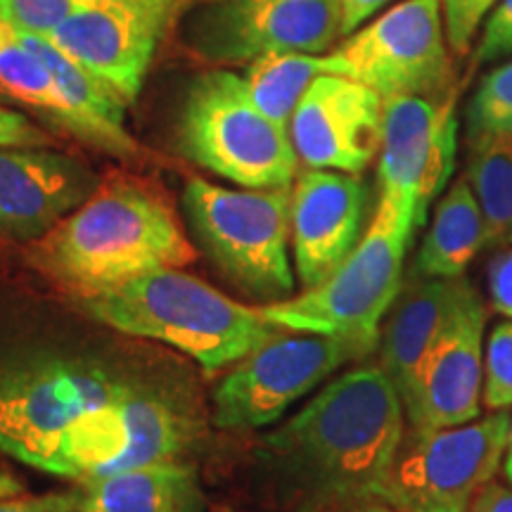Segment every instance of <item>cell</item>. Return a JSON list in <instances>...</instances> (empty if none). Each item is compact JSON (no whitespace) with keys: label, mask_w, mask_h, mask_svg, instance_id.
I'll list each match as a JSON object with an SVG mask.
<instances>
[{"label":"cell","mask_w":512,"mask_h":512,"mask_svg":"<svg viewBox=\"0 0 512 512\" xmlns=\"http://www.w3.org/2000/svg\"><path fill=\"white\" fill-rule=\"evenodd\" d=\"M178 152L240 188H287L297 176L290 128L256 107L245 76L230 69L197 74L176 117Z\"/></svg>","instance_id":"8992f818"},{"label":"cell","mask_w":512,"mask_h":512,"mask_svg":"<svg viewBox=\"0 0 512 512\" xmlns=\"http://www.w3.org/2000/svg\"><path fill=\"white\" fill-rule=\"evenodd\" d=\"M53 138L22 112L0 105V147H50Z\"/></svg>","instance_id":"4dcf8cb0"},{"label":"cell","mask_w":512,"mask_h":512,"mask_svg":"<svg viewBox=\"0 0 512 512\" xmlns=\"http://www.w3.org/2000/svg\"><path fill=\"white\" fill-rule=\"evenodd\" d=\"M88 0H0V19L17 34L50 38Z\"/></svg>","instance_id":"4316f807"},{"label":"cell","mask_w":512,"mask_h":512,"mask_svg":"<svg viewBox=\"0 0 512 512\" xmlns=\"http://www.w3.org/2000/svg\"><path fill=\"white\" fill-rule=\"evenodd\" d=\"M460 278H425L413 273L396 294L380 330L377 347H380V366L394 382L401 401L411 396L422 363L444 328L456 302Z\"/></svg>","instance_id":"ac0fdd59"},{"label":"cell","mask_w":512,"mask_h":512,"mask_svg":"<svg viewBox=\"0 0 512 512\" xmlns=\"http://www.w3.org/2000/svg\"><path fill=\"white\" fill-rule=\"evenodd\" d=\"M467 512H512V484L489 482L475 496Z\"/></svg>","instance_id":"e575fe53"},{"label":"cell","mask_w":512,"mask_h":512,"mask_svg":"<svg viewBox=\"0 0 512 512\" xmlns=\"http://www.w3.org/2000/svg\"><path fill=\"white\" fill-rule=\"evenodd\" d=\"M27 256L64 292L88 299L143 273L190 266L197 252L164 195L131 178H114L31 242Z\"/></svg>","instance_id":"3957f363"},{"label":"cell","mask_w":512,"mask_h":512,"mask_svg":"<svg viewBox=\"0 0 512 512\" xmlns=\"http://www.w3.org/2000/svg\"><path fill=\"white\" fill-rule=\"evenodd\" d=\"M384 98L366 83L323 74L290 119L294 152L309 169L361 174L382 143Z\"/></svg>","instance_id":"5bb4252c"},{"label":"cell","mask_w":512,"mask_h":512,"mask_svg":"<svg viewBox=\"0 0 512 512\" xmlns=\"http://www.w3.org/2000/svg\"><path fill=\"white\" fill-rule=\"evenodd\" d=\"M467 183L482 209L489 247L512 245V138L494 136L467 143Z\"/></svg>","instance_id":"cb8c5ba5"},{"label":"cell","mask_w":512,"mask_h":512,"mask_svg":"<svg viewBox=\"0 0 512 512\" xmlns=\"http://www.w3.org/2000/svg\"><path fill=\"white\" fill-rule=\"evenodd\" d=\"M458 117L453 98L399 95L384 100L377 188L382 200L420 228L456 164Z\"/></svg>","instance_id":"7c38bea8"},{"label":"cell","mask_w":512,"mask_h":512,"mask_svg":"<svg viewBox=\"0 0 512 512\" xmlns=\"http://www.w3.org/2000/svg\"><path fill=\"white\" fill-rule=\"evenodd\" d=\"M342 0H190L183 46L204 62L249 64L268 55H323L342 38Z\"/></svg>","instance_id":"9c48e42d"},{"label":"cell","mask_w":512,"mask_h":512,"mask_svg":"<svg viewBox=\"0 0 512 512\" xmlns=\"http://www.w3.org/2000/svg\"><path fill=\"white\" fill-rule=\"evenodd\" d=\"M0 512H81L79 486L48 494L0 496Z\"/></svg>","instance_id":"f546056e"},{"label":"cell","mask_w":512,"mask_h":512,"mask_svg":"<svg viewBox=\"0 0 512 512\" xmlns=\"http://www.w3.org/2000/svg\"><path fill=\"white\" fill-rule=\"evenodd\" d=\"M486 318L489 311L479 292L460 278L453 309L422 363L411 396L403 401L411 430H441L479 418Z\"/></svg>","instance_id":"4fadbf2b"},{"label":"cell","mask_w":512,"mask_h":512,"mask_svg":"<svg viewBox=\"0 0 512 512\" xmlns=\"http://www.w3.org/2000/svg\"><path fill=\"white\" fill-rule=\"evenodd\" d=\"M29 43L31 50L46 62V67L57 81L69 114H72V131L69 136L81 143L95 147L117 159H133L140 155V145L126 128V102L105 86L98 76L76 64L64 55L48 38L19 34Z\"/></svg>","instance_id":"d6986e66"},{"label":"cell","mask_w":512,"mask_h":512,"mask_svg":"<svg viewBox=\"0 0 512 512\" xmlns=\"http://www.w3.org/2000/svg\"><path fill=\"white\" fill-rule=\"evenodd\" d=\"M81 512H209L195 465L155 460L76 482Z\"/></svg>","instance_id":"ffe728a7"},{"label":"cell","mask_w":512,"mask_h":512,"mask_svg":"<svg viewBox=\"0 0 512 512\" xmlns=\"http://www.w3.org/2000/svg\"><path fill=\"white\" fill-rule=\"evenodd\" d=\"M335 74V62L328 55L280 53L247 64L245 83L249 95L266 117L290 128V119L304 93L318 76Z\"/></svg>","instance_id":"7402d4cb"},{"label":"cell","mask_w":512,"mask_h":512,"mask_svg":"<svg viewBox=\"0 0 512 512\" xmlns=\"http://www.w3.org/2000/svg\"><path fill=\"white\" fill-rule=\"evenodd\" d=\"M510 420L489 411L465 425L408 430L377 498L401 512H467L503 465Z\"/></svg>","instance_id":"ba28073f"},{"label":"cell","mask_w":512,"mask_h":512,"mask_svg":"<svg viewBox=\"0 0 512 512\" xmlns=\"http://www.w3.org/2000/svg\"><path fill=\"white\" fill-rule=\"evenodd\" d=\"M320 512H401V510H396L394 505L382 501V498H358V501L332 505V508H325Z\"/></svg>","instance_id":"d590c367"},{"label":"cell","mask_w":512,"mask_h":512,"mask_svg":"<svg viewBox=\"0 0 512 512\" xmlns=\"http://www.w3.org/2000/svg\"><path fill=\"white\" fill-rule=\"evenodd\" d=\"M366 214V185L356 174L309 169L292 188L290 238L304 290L323 283L354 252Z\"/></svg>","instance_id":"e0dca14e"},{"label":"cell","mask_w":512,"mask_h":512,"mask_svg":"<svg viewBox=\"0 0 512 512\" xmlns=\"http://www.w3.org/2000/svg\"><path fill=\"white\" fill-rule=\"evenodd\" d=\"M503 475L512 484V420H510V432H508V446H505V456H503Z\"/></svg>","instance_id":"74e56055"},{"label":"cell","mask_w":512,"mask_h":512,"mask_svg":"<svg viewBox=\"0 0 512 512\" xmlns=\"http://www.w3.org/2000/svg\"><path fill=\"white\" fill-rule=\"evenodd\" d=\"M467 143L494 136L512 138V60L484 76L467 105Z\"/></svg>","instance_id":"d4e9b609"},{"label":"cell","mask_w":512,"mask_h":512,"mask_svg":"<svg viewBox=\"0 0 512 512\" xmlns=\"http://www.w3.org/2000/svg\"><path fill=\"white\" fill-rule=\"evenodd\" d=\"M5 27V22H3V19H0V29H3Z\"/></svg>","instance_id":"ab89813d"},{"label":"cell","mask_w":512,"mask_h":512,"mask_svg":"<svg viewBox=\"0 0 512 512\" xmlns=\"http://www.w3.org/2000/svg\"><path fill=\"white\" fill-rule=\"evenodd\" d=\"M100 185L98 171L79 157L50 147H0V238L41 240Z\"/></svg>","instance_id":"9a60e30c"},{"label":"cell","mask_w":512,"mask_h":512,"mask_svg":"<svg viewBox=\"0 0 512 512\" xmlns=\"http://www.w3.org/2000/svg\"><path fill=\"white\" fill-rule=\"evenodd\" d=\"M486 283H489L494 311L505 318H512V245L498 249V254L489 261Z\"/></svg>","instance_id":"1f68e13d"},{"label":"cell","mask_w":512,"mask_h":512,"mask_svg":"<svg viewBox=\"0 0 512 512\" xmlns=\"http://www.w3.org/2000/svg\"><path fill=\"white\" fill-rule=\"evenodd\" d=\"M110 3H119L126 5V8L140 10L145 12V15L157 17L159 22L174 27L178 19H181L185 8L190 5V0H110Z\"/></svg>","instance_id":"d6a6232c"},{"label":"cell","mask_w":512,"mask_h":512,"mask_svg":"<svg viewBox=\"0 0 512 512\" xmlns=\"http://www.w3.org/2000/svg\"><path fill=\"white\" fill-rule=\"evenodd\" d=\"M415 230L413 219L380 197L368 230L335 273L311 290L261 306V313L280 330L349 339L370 354L403 285Z\"/></svg>","instance_id":"5b68a950"},{"label":"cell","mask_w":512,"mask_h":512,"mask_svg":"<svg viewBox=\"0 0 512 512\" xmlns=\"http://www.w3.org/2000/svg\"><path fill=\"white\" fill-rule=\"evenodd\" d=\"M22 491V484L17 482V477H12L10 472L0 470V496H12Z\"/></svg>","instance_id":"8d00e7d4"},{"label":"cell","mask_w":512,"mask_h":512,"mask_svg":"<svg viewBox=\"0 0 512 512\" xmlns=\"http://www.w3.org/2000/svg\"><path fill=\"white\" fill-rule=\"evenodd\" d=\"M0 93L41 114L60 131H72V114L46 62L8 24L0 29Z\"/></svg>","instance_id":"603a6c76"},{"label":"cell","mask_w":512,"mask_h":512,"mask_svg":"<svg viewBox=\"0 0 512 512\" xmlns=\"http://www.w3.org/2000/svg\"><path fill=\"white\" fill-rule=\"evenodd\" d=\"M195 425L164 382L121 363L0 330V453L86 482L178 458Z\"/></svg>","instance_id":"6da1fadb"},{"label":"cell","mask_w":512,"mask_h":512,"mask_svg":"<svg viewBox=\"0 0 512 512\" xmlns=\"http://www.w3.org/2000/svg\"><path fill=\"white\" fill-rule=\"evenodd\" d=\"M81 304L107 328L169 344L207 373L233 366L283 332L261 309L235 302L178 268L143 273Z\"/></svg>","instance_id":"277c9868"},{"label":"cell","mask_w":512,"mask_h":512,"mask_svg":"<svg viewBox=\"0 0 512 512\" xmlns=\"http://www.w3.org/2000/svg\"><path fill=\"white\" fill-rule=\"evenodd\" d=\"M486 411L512 408V318L496 325L484 344V387Z\"/></svg>","instance_id":"484cf974"},{"label":"cell","mask_w":512,"mask_h":512,"mask_svg":"<svg viewBox=\"0 0 512 512\" xmlns=\"http://www.w3.org/2000/svg\"><path fill=\"white\" fill-rule=\"evenodd\" d=\"M392 3L394 0H342V38L354 34L370 17Z\"/></svg>","instance_id":"836d02e7"},{"label":"cell","mask_w":512,"mask_h":512,"mask_svg":"<svg viewBox=\"0 0 512 512\" xmlns=\"http://www.w3.org/2000/svg\"><path fill=\"white\" fill-rule=\"evenodd\" d=\"M211 512H230L228 508H216V510H211Z\"/></svg>","instance_id":"f35d334b"},{"label":"cell","mask_w":512,"mask_h":512,"mask_svg":"<svg viewBox=\"0 0 512 512\" xmlns=\"http://www.w3.org/2000/svg\"><path fill=\"white\" fill-rule=\"evenodd\" d=\"M406 437V408L382 366L325 384L261 444V465L297 512L377 498Z\"/></svg>","instance_id":"7a4b0ae2"},{"label":"cell","mask_w":512,"mask_h":512,"mask_svg":"<svg viewBox=\"0 0 512 512\" xmlns=\"http://www.w3.org/2000/svg\"><path fill=\"white\" fill-rule=\"evenodd\" d=\"M508 55H512V0H498L484 22V31L475 50V62L489 64Z\"/></svg>","instance_id":"f1b7e54d"},{"label":"cell","mask_w":512,"mask_h":512,"mask_svg":"<svg viewBox=\"0 0 512 512\" xmlns=\"http://www.w3.org/2000/svg\"><path fill=\"white\" fill-rule=\"evenodd\" d=\"M498 0H441V12H444V27L451 53L458 57L467 55L472 48V38L477 29L494 10Z\"/></svg>","instance_id":"83f0119b"},{"label":"cell","mask_w":512,"mask_h":512,"mask_svg":"<svg viewBox=\"0 0 512 512\" xmlns=\"http://www.w3.org/2000/svg\"><path fill=\"white\" fill-rule=\"evenodd\" d=\"M169 29V24L140 10L110 0H88L48 41L131 105Z\"/></svg>","instance_id":"2e32d148"},{"label":"cell","mask_w":512,"mask_h":512,"mask_svg":"<svg viewBox=\"0 0 512 512\" xmlns=\"http://www.w3.org/2000/svg\"><path fill=\"white\" fill-rule=\"evenodd\" d=\"M484 247H489V235L482 209L467 178H458L434 209L430 230L415 259V273L456 280Z\"/></svg>","instance_id":"44dd1931"},{"label":"cell","mask_w":512,"mask_h":512,"mask_svg":"<svg viewBox=\"0 0 512 512\" xmlns=\"http://www.w3.org/2000/svg\"><path fill=\"white\" fill-rule=\"evenodd\" d=\"M335 74L387 98H441L453 79L441 0H401L330 50Z\"/></svg>","instance_id":"30bf717a"},{"label":"cell","mask_w":512,"mask_h":512,"mask_svg":"<svg viewBox=\"0 0 512 512\" xmlns=\"http://www.w3.org/2000/svg\"><path fill=\"white\" fill-rule=\"evenodd\" d=\"M285 332L240 358L223 377L211 408L216 427L247 432L271 425L339 368L368 356L349 339Z\"/></svg>","instance_id":"8fae6325"},{"label":"cell","mask_w":512,"mask_h":512,"mask_svg":"<svg viewBox=\"0 0 512 512\" xmlns=\"http://www.w3.org/2000/svg\"><path fill=\"white\" fill-rule=\"evenodd\" d=\"M183 207L204 254L240 292L264 306L292 297V185L240 190L190 178Z\"/></svg>","instance_id":"52a82bcc"}]
</instances>
